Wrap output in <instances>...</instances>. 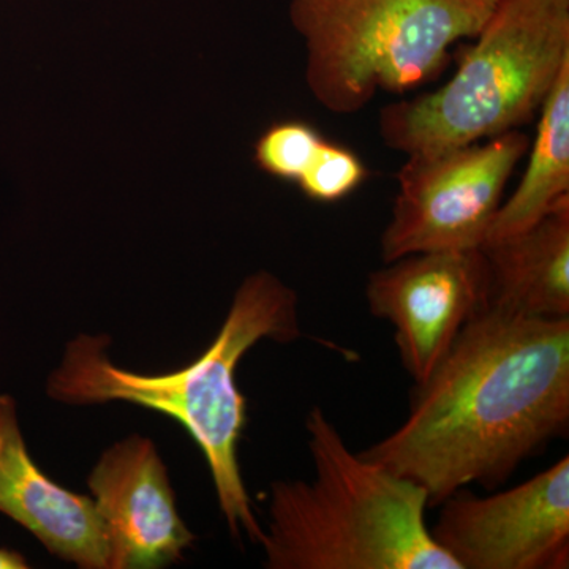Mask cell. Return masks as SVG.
I'll list each match as a JSON object with an SVG mask.
<instances>
[{
	"instance_id": "ba28073f",
	"label": "cell",
	"mask_w": 569,
	"mask_h": 569,
	"mask_svg": "<svg viewBox=\"0 0 569 569\" xmlns=\"http://www.w3.org/2000/svg\"><path fill=\"white\" fill-rule=\"evenodd\" d=\"M367 280L370 312L395 328L400 361L422 383L475 313L488 305L481 249L408 254Z\"/></svg>"
},
{
	"instance_id": "52a82bcc",
	"label": "cell",
	"mask_w": 569,
	"mask_h": 569,
	"mask_svg": "<svg viewBox=\"0 0 569 569\" xmlns=\"http://www.w3.org/2000/svg\"><path fill=\"white\" fill-rule=\"evenodd\" d=\"M441 507L433 539L460 569H563L569 557V458L516 488Z\"/></svg>"
},
{
	"instance_id": "277c9868",
	"label": "cell",
	"mask_w": 569,
	"mask_h": 569,
	"mask_svg": "<svg viewBox=\"0 0 569 569\" xmlns=\"http://www.w3.org/2000/svg\"><path fill=\"white\" fill-rule=\"evenodd\" d=\"M437 91L380 111L385 146L406 156L489 140L537 118L569 66V0H497Z\"/></svg>"
},
{
	"instance_id": "3957f363",
	"label": "cell",
	"mask_w": 569,
	"mask_h": 569,
	"mask_svg": "<svg viewBox=\"0 0 569 569\" xmlns=\"http://www.w3.org/2000/svg\"><path fill=\"white\" fill-rule=\"evenodd\" d=\"M306 430L316 478L271 486L264 567L460 569L427 527L425 490L351 451L321 408Z\"/></svg>"
},
{
	"instance_id": "9a60e30c",
	"label": "cell",
	"mask_w": 569,
	"mask_h": 569,
	"mask_svg": "<svg viewBox=\"0 0 569 569\" xmlns=\"http://www.w3.org/2000/svg\"><path fill=\"white\" fill-rule=\"evenodd\" d=\"M26 557L18 550L0 548V569H28Z\"/></svg>"
},
{
	"instance_id": "7c38bea8",
	"label": "cell",
	"mask_w": 569,
	"mask_h": 569,
	"mask_svg": "<svg viewBox=\"0 0 569 569\" xmlns=\"http://www.w3.org/2000/svg\"><path fill=\"white\" fill-rule=\"evenodd\" d=\"M537 118V137L526 153V171L511 197L501 201L486 242L527 230L569 200V66Z\"/></svg>"
},
{
	"instance_id": "8fae6325",
	"label": "cell",
	"mask_w": 569,
	"mask_h": 569,
	"mask_svg": "<svg viewBox=\"0 0 569 569\" xmlns=\"http://www.w3.org/2000/svg\"><path fill=\"white\" fill-rule=\"evenodd\" d=\"M488 305L530 318L569 317V200L520 233L485 242Z\"/></svg>"
},
{
	"instance_id": "7a4b0ae2",
	"label": "cell",
	"mask_w": 569,
	"mask_h": 569,
	"mask_svg": "<svg viewBox=\"0 0 569 569\" xmlns=\"http://www.w3.org/2000/svg\"><path fill=\"white\" fill-rule=\"evenodd\" d=\"M301 335L298 295L279 277L258 271L239 284L219 335L189 366L160 376L132 372L112 365L110 337L80 335L67 343L47 391L69 406L129 402L176 419L203 452L228 529L260 545L263 527L239 468L247 403L236 370L261 340L288 343Z\"/></svg>"
},
{
	"instance_id": "6da1fadb",
	"label": "cell",
	"mask_w": 569,
	"mask_h": 569,
	"mask_svg": "<svg viewBox=\"0 0 569 569\" xmlns=\"http://www.w3.org/2000/svg\"><path fill=\"white\" fill-rule=\"evenodd\" d=\"M569 426V317L485 306L415 385L402 426L359 452L415 482L429 507L496 488Z\"/></svg>"
},
{
	"instance_id": "9c48e42d",
	"label": "cell",
	"mask_w": 569,
	"mask_h": 569,
	"mask_svg": "<svg viewBox=\"0 0 569 569\" xmlns=\"http://www.w3.org/2000/svg\"><path fill=\"white\" fill-rule=\"evenodd\" d=\"M88 486L107 533L110 569L170 567L193 545L151 438L126 437L103 451Z\"/></svg>"
},
{
	"instance_id": "4fadbf2b",
	"label": "cell",
	"mask_w": 569,
	"mask_h": 569,
	"mask_svg": "<svg viewBox=\"0 0 569 569\" xmlns=\"http://www.w3.org/2000/svg\"><path fill=\"white\" fill-rule=\"evenodd\" d=\"M325 138L301 121L274 123L254 142L258 168L280 181L298 182Z\"/></svg>"
},
{
	"instance_id": "30bf717a",
	"label": "cell",
	"mask_w": 569,
	"mask_h": 569,
	"mask_svg": "<svg viewBox=\"0 0 569 569\" xmlns=\"http://www.w3.org/2000/svg\"><path fill=\"white\" fill-rule=\"evenodd\" d=\"M0 512L48 552L82 569H110V548L91 497L48 478L26 447L17 402L0 396Z\"/></svg>"
},
{
	"instance_id": "5b68a950",
	"label": "cell",
	"mask_w": 569,
	"mask_h": 569,
	"mask_svg": "<svg viewBox=\"0 0 569 569\" xmlns=\"http://www.w3.org/2000/svg\"><path fill=\"white\" fill-rule=\"evenodd\" d=\"M497 0H290L306 47V84L335 114H356L380 92L440 77L451 48L481 31Z\"/></svg>"
},
{
	"instance_id": "8992f818",
	"label": "cell",
	"mask_w": 569,
	"mask_h": 569,
	"mask_svg": "<svg viewBox=\"0 0 569 569\" xmlns=\"http://www.w3.org/2000/svg\"><path fill=\"white\" fill-rule=\"evenodd\" d=\"M530 141L529 134L512 130L407 156L397 174L391 219L381 234L385 263L415 253L481 249Z\"/></svg>"
},
{
	"instance_id": "5bb4252c",
	"label": "cell",
	"mask_w": 569,
	"mask_h": 569,
	"mask_svg": "<svg viewBox=\"0 0 569 569\" xmlns=\"http://www.w3.org/2000/svg\"><path fill=\"white\" fill-rule=\"evenodd\" d=\"M369 170L361 157L346 146L323 140L296 186L309 200L336 203L365 183Z\"/></svg>"
}]
</instances>
